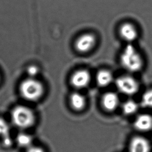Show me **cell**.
I'll return each instance as SVG.
<instances>
[{
  "label": "cell",
  "instance_id": "6da1fadb",
  "mask_svg": "<svg viewBox=\"0 0 152 152\" xmlns=\"http://www.w3.org/2000/svg\"><path fill=\"white\" fill-rule=\"evenodd\" d=\"M121 63L125 69L134 72H137L142 68L143 59L135 47L131 44H128L121 53Z\"/></svg>",
  "mask_w": 152,
  "mask_h": 152
},
{
  "label": "cell",
  "instance_id": "7a4b0ae2",
  "mask_svg": "<svg viewBox=\"0 0 152 152\" xmlns=\"http://www.w3.org/2000/svg\"><path fill=\"white\" fill-rule=\"evenodd\" d=\"M20 92L24 99L34 102L42 96L44 92V87L39 81L34 78L29 77L21 83Z\"/></svg>",
  "mask_w": 152,
  "mask_h": 152
},
{
  "label": "cell",
  "instance_id": "3957f363",
  "mask_svg": "<svg viewBox=\"0 0 152 152\" xmlns=\"http://www.w3.org/2000/svg\"><path fill=\"white\" fill-rule=\"evenodd\" d=\"M11 118L12 124L20 129L31 126L35 121L33 112L28 107L22 105L17 106L12 110Z\"/></svg>",
  "mask_w": 152,
  "mask_h": 152
},
{
  "label": "cell",
  "instance_id": "277c9868",
  "mask_svg": "<svg viewBox=\"0 0 152 152\" xmlns=\"http://www.w3.org/2000/svg\"><path fill=\"white\" fill-rule=\"evenodd\" d=\"M115 83L117 88L122 93L128 96L135 94L139 88L138 81L134 78L128 75L118 77Z\"/></svg>",
  "mask_w": 152,
  "mask_h": 152
},
{
  "label": "cell",
  "instance_id": "5b68a950",
  "mask_svg": "<svg viewBox=\"0 0 152 152\" xmlns=\"http://www.w3.org/2000/svg\"><path fill=\"white\" fill-rule=\"evenodd\" d=\"M97 43L96 36L92 33H84L76 39L74 46L75 49L80 53H87L91 50Z\"/></svg>",
  "mask_w": 152,
  "mask_h": 152
},
{
  "label": "cell",
  "instance_id": "8992f818",
  "mask_svg": "<svg viewBox=\"0 0 152 152\" xmlns=\"http://www.w3.org/2000/svg\"><path fill=\"white\" fill-rule=\"evenodd\" d=\"M119 34L125 42L131 43L135 40L139 36L137 27L131 22H125L119 26Z\"/></svg>",
  "mask_w": 152,
  "mask_h": 152
},
{
  "label": "cell",
  "instance_id": "52a82bcc",
  "mask_svg": "<svg viewBox=\"0 0 152 152\" xmlns=\"http://www.w3.org/2000/svg\"><path fill=\"white\" fill-rule=\"evenodd\" d=\"M90 81V75L86 69H79L71 75L70 81L72 86L77 88L86 87Z\"/></svg>",
  "mask_w": 152,
  "mask_h": 152
},
{
  "label": "cell",
  "instance_id": "ba28073f",
  "mask_svg": "<svg viewBox=\"0 0 152 152\" xmlns=\"http://www.w3.org/2000/svg\"><path fill=\"white\" fill-rule=\"evenodd\" d=\"M150 144L145 138L136 136L131 139L129 145V152H150Z\"/></svg>",
  "mask_w": 152,
  "mask_h": 152
},
{
  "label": "cell",
  "instance_id": "9c48e42d",
  "mask_svg": "<svg viewBox=\"0 0 152 152\" xmlns=\"http://www.w3.org/2000/svg\"><path fill=\"white\" fill-rule=\"evenodd\" d=\"M134 128L139 131L147 132L152 129V116L142 113L137 116L134 122Z\"/></svg>",
  "mask_w": 152,
  "mask_h": 152
},
{
  "label": "cell",
  "instance_id": "30bf717a",
  "mask_svg": "<svg viewBox=\"0 0 152 152\" xmlns=\"http://www.w3.org/2000/svg\"><path fill=\"white\" fill-rule=\"evenodd\" d=\"M119 100L118 95L113 92L105 93L102 99V104L104 109L107 111H113L116 109Z\"/></svg>",
  "mask_w": 152,
  "mask_h": 152
},
{
  "label": "cell",
  "instance_id": "8fae6325",
  "mask_svg": "<svg viewBox=\"0 0 152 152\" xmlns=\"http://www.w3.org/2000/svg\"><path fill=\"white\" fill-rule=\"evenodd\" d=\"M69 102L71 107L76 110L83 109L86 103L85 97L78 92H74L71 94Z\"/></svg>",
  "mask_w": 152,
  "mask_h": 152
},
{
  "label": "cell",
  "instance_id": "7c38bea8",
  "mask_svg": "<svg viewBox=\"0 0 152 152\" xmlns=\"http://www.w3.org/2000/svg\"><path fill=\"white\" fill-rule=\"evenodd\" d=\"M113 80L112 74L107 69H101L96 74V82L101 87L109 85Z\"/></svg>",
  "mask_w": 152,
  "mask_h": 152
},
{
  "label": "cell",
  "instance_id": "4fadbf2b",
  "mask_svg": "<svg viewBox=\"0 0 152 152\" xmlns=\"http://www.w3.org/2000/svg\"><path fill=\"white\" fill-rule=\"evenodd\" d=\"M16 142L19 146L27 148L32 145L33 138L28 134L20 132L16 137Z\"/></svg>",
  "mask_w": 152,
  "mask_h": 152
},
{
  "label": "cell",
  "instance_id": "5bb4252c",
  "mask_svg": "<svg viewBox=\"0 0 152 152\" xmlns=\"http://www.w3.org/2000/svg\"><path fill=\"white\" fill-rule=\"evenodd\" d=\"M138 108L137 103L133 100H128L122 104V110L126 115H132L135 113Z\"/></svg>",
  "mask_w": 152,
  "mask_h": 152
},
{
  "label": "cell",
  "instance_id": "9a60e30c",
  "mask_svg": "<svg viewBox=\"0 0 152 152\" xmlns=\"http://www.w3.org/2000/svg\"><path fill=\"white\" fill-rule=\"evenodd\" d=\"M141 104L145 107L152 109V88L146 90L141 97Z\"/></svg>",
  "mask_w": 152,
  "mask_h": 152
},
{
  "label": "cell",
  "instance_id": "2e32d148",
  "mask_svg": "<svg viewBox=\"0 0 152 152\" xmlns=\"http://www.w3.org/2000/svg\"><path fill=\"white\" fill-rule=\"evenodd\" d=\"M10 128L8 123L3 118H0V136L2 138L10 137Z\"/></svg>",
  "mask_w": 152,
  "mask_h": 152
},
{
  "label": "cell",
  "instance_id": "e0dca14e",
  "mask_svg": "<svg viewBox=\"0 0 152 152\" xmlns=\"http://www.w3.org/2000/svg\"><path fill=\"white\" fill-rule=\"evenodd\" d=\"M27 73L29 75V77L34 78V77L39 73V68L36 65H30L27 68Z\"/></svg>",
  "mask_w": 152,
  "mask_h": 152
},
{
  "label": "cell",
  "instance_id": "ac0fdd59",
  "mask_svg": "<svg viewBox=\"0 0 152 152\" xmlns=\"http://www.w3.org/2000/svg\"><path fill=\"white\" fill-rule=\"evenodd\" d=\"M26 152H45V151L42 147L31 145L28 148H27Z\"/></svg>",
  "mask_w": 152,
  "mask_h": 152
}]
</instances>
